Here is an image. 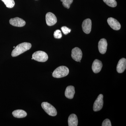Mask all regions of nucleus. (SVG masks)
I'll return each instance as SVG.
<instances>
[{
  "instance_id": "1",
  "label": "nucleus",
  "mask_w": 126,
  "mask_h": 126,
  "mask_svg": "<svg viewBox=\"0 0 126 126\" xmlns=\"http://www.w3.org/2000/svg\"><path fill=\"white\" fill-rule=\"evenodd\" d=\"M32 45L29 43H23L19 44L15 47L11 53L12 57H16L29 50L31 48Z\"/></svg>"
},
{
  "instance_id": "2",
  "label": "nucleus",
  "mask_w": 126,
  "mask_h": 126,
  "mask_svg": "<svg viewBox=\"0 0 126 126\" xmlns=\"http://www.w3.org/2000/svg\"><path fill=\"white\" fill-rule=\"evenodd\" d=\"M69 73V70L67 67L61 66L56 68L53 72L52 76L56 78L66 77Z\"/></svg>"
},
{
  "instance_id": "3",
  "label": "nucleus",
  "mask_w": 126,
  "mask_h": 126,
  "mask_svg": "<svg viewBox=\"0 0 126 126\" xmlns=\"http://www.w3.org/2000/svg\"><path fill=\"white\" fill-rule=\"evenodd\" d=\"M43 109L48 115L52 116H55L57 114L56 109L50 104L47 102H43L41 104Z\"/></svg>"
},
{
  "instance_id": "4",
  "label": "nucleus",
  "mask_w": 126,
  "mask_h": 126,
  "mask_svg": "<svg viewBox=\"0 0 126 126\" xmlns=\"http://www.w3.org/2000/svg\"><path fill=\"white\" fill-rule=\"evenodd\" d=\"M32 58L34 60L40 62H45L48 60V57L46 52L42 51H38L32 55Z\"/></svg>"
},
{
  "instance_id": "5",
  "label": "nucleus",
  "mask_w": 126,
  "mask_h": 126,
  "mask_svg": "<svg viewBox=\"0 0 126 126\" xmlns=\"http://www.w3.org/2000/svg\"><path fill=\"white\" fill-rule=\"evenodd\" d=\"M103 96L102 94H99L93 105V110L94 111H98L102 109L103 105Z\"/></svg>"
},
{
  "instance_id": "6",
  "label": "nucleus",
  "mask_w": 126,
  "mask_h": 126,
  "mask_svg": "<svg viewBox=\"0 0 126 126\" xmlns=\"http://www.w3.org/2000/svg\"><path fill=\"white\" fill-rule=\"evenodd\" d=\"M71 56L72 58L75 61L79 62L82 57V53L80 48L78 47H75L72 49Z\"/></svg>"
},
{
  "instance_id": "7",
  "label": "nucleus",
  "mask_w": 126,
  "mask_h": 126,
  "mask_svg": "<svg viewBox=\"0 0 126 126\" xmlns=\"http://www.w3.org/2000/svg\"><path fill=\"white\" fill-rule=\"evenodd\" d=\"M46 24L49 26H52L57 23V19L56 16L51 12H48L46 15Z\"/></svg>"
},
{
  "instance_id": "8",
  "label": "nucleus",
  "mask_w": 126,
  "mask_h": 126,
  "mask_svg": "<svg viewBox=\"0 0 126 126\" xmlns=\"http://www.w3.org/2000/svg\"><path fill=\"white\" fill-rule=\"evenodd\" d=\"M9 22L12 25L16 27H23L26 24L25 21L23 19L19 17H16L11 19L9 21Z\"/></svg>"
},
{
  "instance_id": "9",
  "label": "nucleus",
  "mask_w": 126,
  "mask_h": 126,
  "mask_svg": "<svg viewBox=\"0 0 126 126\" xmlns=\"http://www.w3.org/2000/svg\"><path fill=\"white\" fill-rule=\"evenodd\" d=\"M107 22L110 27L115 30H119L121 29V25L120 23L114 18L112 17L108 18Z\"/></svg>"
},
{
  "instance_id": "10",
  "label": "nucleus",
  "mask_w": 126,
  "mask_h": 126,
  "mask_svg": "<svg viewBox=\"0 0 126 126\" xmlns=\"http://www.w3.org/2000/svg\"><path fill=\"white\" fill-rule=\"evenodd\" d=\"M92 21L90 19H87L84 20L82 24L83 31L86 34L90 33L92 29Z\"/></svg>"
},
{
  "instance_id": "11",
  "label": "nucleus",
  "mask_w": 126,
  "mask_h": 126,
  "mask_svg": "<svg viewBox=\"0 0 126 126\" xmlns=\"http://www.w3.org/2000/svg\"><path fill=\"white\" fill-rule=\"evenodd\" d=\"M108 43L106 39H102L99 41L98 48L99 52L101 54L106 53Z\"/></svg>"
},
{
  "instance_id": "12",
  "label": "nucleus",
  "mask_w": 126,
  "mask_h": 126,
  "mask_svg": "<svg viewBox=\"0 0 126 126\" xmlns=\"http://www.w3.org/2000/svg\"><path fill=\"white\" fill-rule=\"evenodd\" d=\"M103 64L101 61L98 59L94 60L93 63L92 69L94 73H99L101 70Z\"/></svg>"
},
{
  "instance_id": "13",
  "label": "nucleus",
  "mask_w": 126,
  "mask_h": 126,
  "mask_svg": "<svg viewBox=\"0 0 126 126\" xmlns=\"http://www.w3.org/2000/svg\"><path fill=\"white\" fill-rule=\"evenodd\" d=\"M126 68V59L124 58H123L118 61L117 66V71L119 73H122L125 71Z\"/></svg>"
},
{
  "instance_id": "14",
  "label": "nucleus",
  "mask_w": 126,
  "mask_h": 126,
  "mask_svg": "<svg viewBox=\"0 0 126 126\" xmlns=\"http://www.w3.org/2000/svg\"><path fill=\"white\" fill-rule=\"evenodd\" d=\"M75 93V88L72 86H68L66 88L65 92V96L67 98L72 99L73 98Z\"/></svg>"
},
{
  "instance_id": "15",
  "label": "nucleus",
  "mask_w": 126,
  "mask_h": 126,
  "mask_svg": "<svg viewBox=\"0 0 126 126\" xmlns=\"http://www.w3.org/2000/svg\"><path fill=\"white\" fill-rule=\"evenodd\" d=\"M78 118L75 114H71L68 119V123L69 126H77L78 125Z\"/></svg>"
},
{
  "instance_id": "16",
  "label": "nucleus",
  "mask_w": 126,
  "mask_h": 126,
  "mask_svg": "<svg viewBox=\"0 0 126 126\" xmlns=\"http://www.w3.org/2000/svg\"><path fill=\"white\" fill-rule=\"evenodd\" d=\"M12 115L15 117L17 118H23L27 116V113L26 112L22 110H15L12 113Z\"/></svg>"
},
{
  "instance_id": "17",
  "label": "nucleus",
  "mask_w": 126,
  "mask_h": 126,
  "mask_svg": "<svg viewBox=\"0 0 126 126\" xmlns=\"http://www.w3.org/2000/svg\"><path fill=\"white\" fill-rule=\"evenodd\" d=\"M4 2L7 8H12L15 5V2L14 0H1Z\"/></svg>"
},
{
  "instance_id": "18",
  "label": "nucleus",
  "mask_w": 126,
  "mask_h": 126,
  "mask_svg": "<svg viewBox=\"0 0 126 126\" xmlns=\"http://www.w3.org/2000/svg\"><path fill=\"white\" fill-rule=\"evenodd\" d=\"M104 2L110 6L112 7H115L117 5V2L116 0H103Z\"/></svg>"
},
{
  "instance_id": "19",
  "label": "nucleus",
  "mask_w": 126,
  "mask_h": 126,
  "mask_svg": "<svg viewBox=\"0 0 126 126\" xmlns=\"http://www.w3.org/2000/svg\"><path fill=\"white\" fill-rule=\"evenodd\" d=\"M61 1L63 2V6L67 9L70 8V5L72 4L73 0H61Z\"/></svg>"
},
{
  "instance_id": "20",
  "label": "nucleus",
  "mask_w": 126,
  "mask_h": 126,
  "mask_svg": "<svg viewBox=\"0 0 126 126\" xmlns=\"http://www.w3.org/2000/svg\"><path fill=\"white\" fill-rule=\"evenodd\" d=\"M54 36L55 38L60 39L62 38V34L61 31L60 30H56L54 33Z\"/></svg>"
},
{
  "instance_id": "21",
  "label": "nucleus",
  "mask_w": 126,
  "mask_h": 126,
  "mask_svg": "<svg viewBox=\"0 0 126 126\" xmlns=\"http://www.w3.org/2000/svg\"><path fill=\"white\" fill-rule=\"evenodd\" d=\"M61 29L62 30L63 33L65 35L69 33H70L71 31V29H69L66 26H63V27H61Z\"/></svg>"
},
{
  "instance_id": "22",
  "label": "nucleus",
  "mask_w": 126,
  "mask_h": 126,
  "mask_svg": "<svg viewBox=\"0 0 126 126\" xmlns=\"http://www.w3.org/2000/svg\"><path fill=\"white\" fill-rule=\"evenodd\" d=\"M102 126H111V122L108 119H105L103 122Z\"/></svg>"
}]
</instances>
